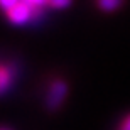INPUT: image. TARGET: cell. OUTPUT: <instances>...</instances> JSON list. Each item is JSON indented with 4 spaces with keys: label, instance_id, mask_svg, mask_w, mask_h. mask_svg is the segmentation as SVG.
Listing matches in <instances>:
<instances>
[{
    "label": "cell",
    "instance_id": "6da1fadb",
    "mask_svg": "<svg viewBox=\"0 0 130 130\" xmlns=\"http://www.w3.org/2000/svg\"><path fill=\"white\" fill-rule=\"evenodd\" d=\"M68 83L61 78H56L51 81L47 91H46V96H44V106L47 111H58L61 106L64 105L68 96Z\"/></svg>",
    "mask_w": 130,
    "mask_h": 130
},
{
    "label": "cell",
    "instance_id": "7a4b0ae2",
    "mask_svg": "<svg viewBox=\"0 0 130 130\" xmlns=\"http://www.w3.org/2000/svg\"><path fill=\"white\" fill-rule=\"evenodd\" d=\"M5 15H7V20H9L10 24L24 25V24H29V22L36 20L37 17H42V15H44V9L36 10V9H32L30 5H27L25 2L20 0L17 5H14L12 9L7 10Z\"/></svg>",
    "mask_w": 130,
    "mask_h": 130
},
{
    "label": "cell",
    "instance_id": "3957f363",
    "mask_svg": "<svg viewBox=\"0 0 130 130\" xmlns=\"http://www.w3.org/2000/svg\"><path fill=\"white\" fill-rule=\"evenodd\" d=\"M12 85V71L7 66H0V93L7 91Z\"/></svg>",
    "mask_w": 130,
    "mask_h": 130
},
{
    "label": "cell",
    "instance_id": "277c9868",
    "mask_svg": "<svg viewBox=\"0 0 130 130\" xmlns=\"http://www.w3.org/2000/svg\"><path fill=\"white\" fill-rule=\"evenodd\" d=\"M96 5L101 12H115L123 5V0H96Z\"/></svg>",
    "mask_w": 130,
    "mask_h": 130
},
{
    "label": "cell",
    "instance_id": "5b68a950",
    "mask_svg": "<svg viewBox=\"0 0 130 130\" xmlns=\"http://www.w3.org/2000/svg\"><path fill=\"white\" fill-rule=\"evenodd\" d=\"M71 4H73V0H49L47 2V5L51 7V9H58V10L68 9Z\"/></svg>",
    "mask_w": 130,
    "mask_h": 130
},
{
    "label": "cell",
    "instance_id": "8992f818",
    "mask_svg": "<svg viewBox=\"0 0 130 130\" xmlns=\"http://www.w3.org/2000/svg\"><path fill=\"white\" fill-rule=\"evenodd\" d=\"M22 2H25L27 5H30V7L36 9V10H41V9H44V7L47 5L49 0H22Z\"/></svg>",
    "mask_w": 130,
    "mask_h": 130
},
{
    "label": "cell",
    "instance_id": "52a82bcc",
    "mask_svg": "<svg viewBox=\"0 0 130 130\" xmlns=\"http://www.w3.org/2000/svg\"><path fill=\"white\" fill-rule=\"evenodd\" d=\"M19 2H20V0H0V9L7 12L9 9H12V7H14V5H17Z\"/></svg>",
    "mask_w": 130,
    "mask_h": 130
},
{
    "label": "cell",
    "instance_id": "ba28073f",
    "mask_svg": "<svg viewBox=\"0 0 130 130\" xmlns=\"http://www.w3.org/2000/svg\"><path fill=\"white\" fill-rule=\"evenodd\" d=\"M118 130H130V115H127L123 120H122L120 127H118Z\"/></svg>",
    "mask_w": 130,
    "mask_h": 130
}]
</instances>
